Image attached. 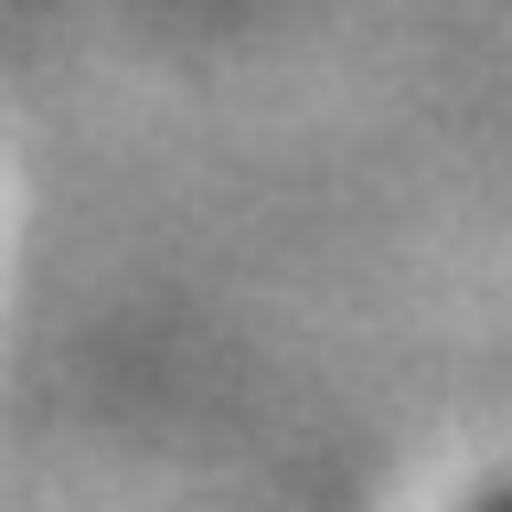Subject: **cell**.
<instances>
[{"label":"cell","mask_w":512,"mask_h":512,"mask_svg":"<svg viewBox=\"0 0 512 512\" xmlns=\"http://www.w3.org/2000/svg\"><path fill=\"white\" fill-rule=\"evenodd\" d=\"M491 512H512V502H491Z\"/></svg>","instance_id":"6da1fadb"}]
</instances>
